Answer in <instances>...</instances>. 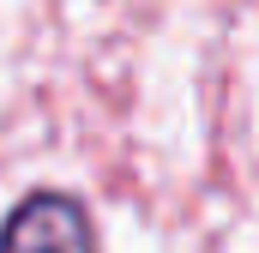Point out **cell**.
Listing matches in <instances>:
<instances>
[{
    "label": "cell",
    "mask_w": 259,
    "mask_h": 253,
    "mask_svg": "<svg viewBox=\"0 0 259 253\" xmlns=\"http://www.w3.org/2000/svg\"><path fill=\"white\" fill-rule=\"evenodd\" d=\"M0 253H103L84 199L61 187H30L0 223Z\"/></svg>",
    "instance_id": "obj_1"
}]
</instances>
